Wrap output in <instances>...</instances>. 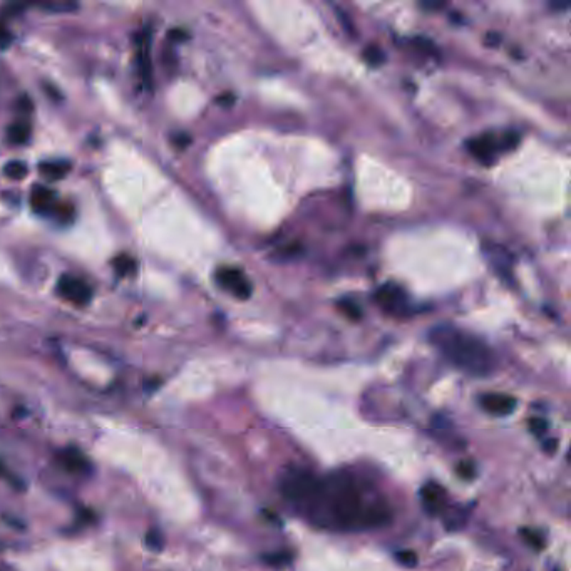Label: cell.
I'll return each instance as SVG.
<instances>
[{"label": "cell", "instance_id": "25", "mask_svg": "<svg viewBox=\"0 0 571 571\" xmlns=\"http://www.w3.org/2000/svg\"><path fill=\"white\" fill-rule=\"evenodd\" d=\"M366 59L371 62L372 66H379V64H382V61H384V52L379 49L377 46H371L366 49Z\"/></svg>", "mask_w": 571, "mask_h": 571}, {"label": "cell", "instance_id": "19", "mask_svg": "<svg viewBox=\"0 0 571 571\" xmlns=\"http://www.w3.org/2000/svg\"><path fill=\"white\" fill-rule=\"evenodd\" d=\"M0 479L7 481L9 484H11V486H14L16 489H22L24 488V484H22L21 479H19L16 474H14L11 469H9L6 464L2 463V461H0Z\"/></svg>", "mask_w": 571, "mask_h": 571}, {"label": "cell", "instance_id": "7", "mask_svg": "<svg viewBox=\"0 0 571 571\" xmlns=\"http://www.w3.org/2000/svg\"><path fill=\"white\" fill-rule=\"evenodd\" d=\"M499 150H501V145H499L498 139L491 136V134H484V136L474 138L471 141H468V151L479 163H483V165H491L496 160Z\"/></svg>", "mask_w": 571, "mask_h": 571}, {"label": "cell", "instance_id": "1", "mask_svg": "<svg viewBox=\"0 0 571 571\" xmlns=\"http://www.w3.org/2000/svg\"><path fill=\"white\" fill-rule=\"evenodd\" d=\"M299 513L312 525L339 531L374 530L391 521L387 506L369 503L357 479L345 473L317 476L315 486Z\"/></svg>", "mask_w": 571, "mask_h": 571}, {"label": "cell", "instance_id": "21", "mask_svg": "<svg viewBox=\"0 0 571 571\" xmlns=\"http://www.w3.org/2000/svg\"><path fill=\"white\" fill-rule=\"evenodd\" d=\"M146 543H148V548L153 550V551H161L163 550V536L160 531L156 530H151L148 533L146 536Z\"/></svg>", "mask_w": 571, "mask_h": 571}, {"label": "cell", "instance_id": "28", "mask_svg": "<svg viewBox=\"0 0 571 571\" xmlns=\"http://www.w3.org/2000/svg\"><path fill=\"white\" fill-rule=\"evenodd\" d=\"M422 7H426V9H439V7H443V4H422Z\"/></svg>", "mask_w": 571, "mask_h": 571}, {"label": "cell", "instance_id": "4", "mask_svg": "<svg viewBox=\"0 0 571 571\" xmlns=\"http://www.w3.org/2000/svg\"><path fill=\"white\" fill-rule=\"evenodd\" d=\"M57 292L62 299L74 305H86L93 299V289L89 283L74 275H62L57 283Z\"/></svg>", "mask_w": 571, "mask_h": 571}, {"label": "cell", "instance_id": "2", "mask_svg": "<svg viewBox=\"0 0 571 571\" xmlns=\"http://www.w3.org/2000/svg\"><path fill=\"white\" fill-rule=\"evenodd\" d=\"M429 340L444 355L446 361L469 376L486 377L494 372L496 359L493 350L476 335L453 325H439L431 330Z\"/></svg>", "mask_w": 571, "mask_h": 571}, {"label": "cell", "instance_id": "23", "mask_svg": "<svg viewBox=\"0 0 571 571\" xmlns=\"http://www.w3.org/2000/svg\"><path fill=\"white\" fill-rule=\"evenodd\" d=\"M263 560H265L270 566H283L289 563L292 556L289 553H273V555H265V558Z\"/></svg>", "mask_w": 571, "mask_h": 571}, {"label": "cell", "instance_id": "9", "mask_svg": "<svg viewBox=\"0 0 571 571\" xmlns=\"http://www.w3.org/2000/svg\"><path fill=\"white\" fill-rule=\"evenodd\" d=\"M422 506L431 515H439L446 508V491L439 484L427 483L421 489Z\"/></svg>", "mask_w": 571, "mask_h": 571}, {"label": "cell", "instance_id": "26", "mask_svg": "<svg viewBox=\"0 0 571 571\" xmlns=\"http://www.w3.org/2000/svg\"><path fill=\"white\" fill-rule=\"evenodd\" d=\"M12 44V34L9 31L6 24L0 21V49H6Z\"/></svg>", "mask_w": 571, "mask_h": 571}, {"label": "cell", "instance_id": "17", "mask_svg": "<svg viewBox=\"0 0 571 571\" xmlns=\"http://www.w3.org/2000/svg\"><path fill=\"white\" fill-rule=\"evenodd\" d=\"M339 309L342 310V314L347 315L350 320H359L362 317L361 307H359L354 300H350V299L340 300L339 302Z\"/></svg>", "mask_w": 571, "mask_h": 571}, {"label": "cell", "instance_id": "22", "mask_svg": "<svg viewBox=\"0 0 571 571\" xmlns=\"http://www.w3.org/2000/svg\"><path fill=\"white\" fill-rule=\"evenodd\" d=\"M458 474L459 478L466 479V481H471L476 476V468H474L473 463H469V461H463V463L458 466Z\"/></svg>", "mask_w": 571, "mask_h": 571}, {"label": "cell", "instance_id": "10", "mask_svg": "<svg viewBox=\"0 0 571 571\" xmlns=\"http://www.w3.org/2000/svg\"><path fill=\"white\" fill-rule=\"evenodd\" d=\"M31 205L32 208L37 211V213L47 215V213H54L56 206H57V198L56 193L46 186H34L32 193H31Z\"/></svg>", "mask_w": 571, "mask_h": 571}, {"label": "cell", "instance_id": "3", "mask_svg": "<svg viewBox=\"0 0 571 571\" xmlns=\"http://www.w3.org/2000/svg\"><path fill=\"white\" fill-rule=\"evenodd\" d=\"M215 280L223 290H227L233 297H237L240 300H247L252 297L253 287L252 282L248 280V277L240 270V268L235 267H222L218 268L217 273H215Z\"/></svg>", "mask_w": 571, "mask_h": 571}, {"label": "cell", "instance_id": "16", "mask_svg": "<svg viewBox=\"0 0 571 571\" xmlns=\"http://www.w3.org/2000/svg\"><path fill=\"white\" fill-rule=\"evenodd\" d=\"M4 175L11 180H24L27 175V166L24 165L22 161H9L6 166H4Z\"/></svg>", "mask_w": 571, "mask_h": 571}, {"label": "cell", "instance_id": "5", "mask_svg": "<svg viewBox=\"0 0 571 571\" xmlns=\"http://www.w3.org/2000/svg\"><path fill=\"white\" fill-rule=\"evenodd\" d=\"M57 463L64 471L76 474V476H89L94 471L88 456L76 448H64L59 451L57 453Z\"/></svg>", "mask_w": 571, "mask_h": 571}, {"label": "cell", "instance_id": "29", "mask_svg": "<svg viewBox=\"0 0 571 571\" xmlns=\"http://www.w3.org/2000/svg\"><path fill=\"white\" fill-rule=\"evenodd\" d=\"M551 9H555V11H561V9H568V6H566V4H563V6H561V4H551Z\"/></svg>", "mask_w": 571, "mask_h": 571}, {"label": "cell", "instance_id": "12", "mask_svg": "<svg viewBox=\"0 0 571 571\" xmlns=\"http://www.w3.org/2000/svg\"><path fill=\"white\" fill-rule=\"evenodd\" d=\"M71 170V165L66 161H44L39 166V171L47 180H62Z\"/></svg>", "mask_w": 571, "mask_h": 571}, {"label": "cell", "instance_id": "8", "mask_svg": "<svg viewBox=\"0 0 571 571\" xmlns=\"http://www.w3.org/2000/svg\"><path fill=\"white\" fill-rule=\"evenodd\" d=\"M479 404H481V407L488 412V414L496 417H505L515 412L518 401L513 396L496 394V392H493V394H484L481 399H479Z\"/></svg>", "mask_w": 571, "mask_h": 571}, {"label": "cell", "instance_id": "13", "mask_svg": "<svg viewBox=\"0 0 571 571\" xmlns=\"http://www.w3.org/2000/svg\"><path fill=\"white\" fill-rule=\"evenodd\" d=\"M7 138L12 145H24L31 138V126L24 121L12 123L7 129Z\"/></svg>", "mask_w": 571, "mask_h": 571}, {"label": "cell", "instance_id": "18", "mask_svg": "<svg viewBox=\"0 0 571 571\" xmlns=\"http://www.w3.org/2000/svg\"><path fill=\"white\" fill-rule=\"evenodd\" d=\"M521 536L525 538V541L531 546V548L541 550L545 546L543 536H541L540 533H536L535 530H528V528H525V530L521 531Z\"/></svg>", "mask_w": 571, "mask_h": 571}, {"label": "cell", "instance_id": "27", "mask_svg": "<svg viewBox=\"0 0 571 571\" xmlns=\"http://www.w3.org/2000/svg\"><path fill=\"white\" fill-rule=\"evenodd\" d=\"M555 448H556V441H555V439H550V441H548V443H546V444H545V449H546V451H548V453H553V451H555Z\"/></svg>", "mask_w": 571, "mask_h": 571}, {"label": "cell", "instance_id": "14", "mask_svg": "<svg viewBox=\"0 0 571 571\" xmlns=\"http://www.w3.org/2000/svg\"><path fill=\"white\" fill-rule=\"evenodd\" d=\"M111 263L114 272L121 277H129L136 272V260L133 257H129L128 253H119L118 257L113 258Z\"/></svg>", "mask_w": 571, "mask_h": 571}, {"label": "cell", "instance_id": "11", "mask_svg": "<svg viewBox=\"0 0 571 571\" xmlns=\"http://www.w3.org/2000/svg\"><path fill=\"white\" fill-rule=\"evenodd\" d=\"M151 46L150 39L145 34L139 36L138 41V66H139V74H141L143 81L148 86H151L153 83V69H151Z\"/></svg>", "mask_w": 571, "mask_h": 571}, {"label": "cell", "instance_id": "24", "mask_svg": "<svg viewBox=\"0 0 571 571\" xmlns=\"http://www.w3.org/2000/svg\"><path fill=\"white\" fill-rule=\"evenodd\" d=\"M530 431L535 436L541 438L546 431H548V422L545 419H540V417H535V419H530Z\"/></svg>", "mask_w": 571, "mask_h": 571}, {"label": "cell", "instance_id": "20", "mask_svg": "<svg viewBox=\"0 0 571 571\" xmlns=\"http://www.w3.org/2000/svg\"><path fill=\"white\" fill-rule=\"evenodd\" d=\"M396 560L399 561L402 566H407V568H412V566L417 565V555L411 550L399 551V553L396 555Z\"/></svg>", "mask_w": 571, "mask_h": 571}, {"label": "cell", "instance_id": "6", "mask_svg": "<svg viewBox=\"0 0 571 571\" xmlns=\"http://www.w3.org/2000/svg\"><path fill=\"white\" fill-rule=\"evenodd\" d=\"M377 304L382 307V310L389 312L392 315H404L407 310V297L404 292H402L399 287L392 285H384L377 290L376 294Z\"/></svg>", "mask_w": 571, "mask_h": 571}, {"label": "cell", "instance_id": "15", "mask_svg": "<svg viewBox=\"0 0 571 571\" xmlns=\"http://www.w3.org/2000/svg\"><path fill=\"white\" fill-rule=\"evenodd\" d=\"M489 260L493 262V265L498 268V270H510L511 267V257L510 253H506V250H503L501 247H496V245H489V252H488Z\"/></svg>", "mask_w": 571, "mask_h": 571}]
</instances>
